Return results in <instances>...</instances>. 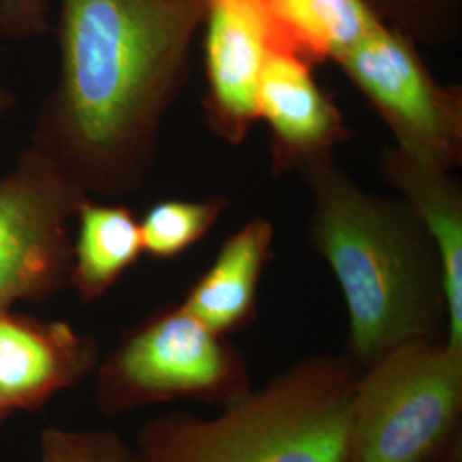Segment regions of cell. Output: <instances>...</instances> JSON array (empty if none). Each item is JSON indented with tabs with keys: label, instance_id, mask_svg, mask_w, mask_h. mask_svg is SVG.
I'll return each instance as SVG.
<instances>
[{
	"label": "cell",
	"instance_id": "6da1fadb",
	"mask_svg": "<svg viewBox=\"0 0 462 462\" xmlns=\"http://www.w3.org/2000/svg\"><path fill=\"white\" fill-rule=\"evenodd\" d=\"M208 0H62L60 72L32 146L88 198L135 192L189 76Z\"/></svg>",
	"mask_w": 462,
	"mask_h": 462
},
{
	"label": "cell",
	"instance_id": "7a4b0ae2",
	"mask_svg": "<svg viewBox=\"0 0 462 462\" xmlns=\"http://www.w3.org/2000/svg\"><path fill=\"white\" fill-rule=\"evenodd\" d=\"M312 213L307 240L345 298L347 358L360 370L414 339H446V278L408 200L366 192L328 158L298 171Z\"/></svg>",
	"mask_w": 462,
	"mask_h": 462
},
{
	"label": "cell",
	"instance_id": "3957f363",
	"mask_svg": "<svg viewBox=\"0 0 462 462\" xmlns=\"http://www.w3.org/2000/svg\"><path fill=\"white\" fill-rule=\"evenodd\" d=\"M360 368L310 356L211 418L170 413L137 437L135 462H343Z\"/></svg>",
	"mask_w": 462,
	"mask_h": 462
},
{
	"label": "cell",
	"instance_id": "277c9868",
	"mask_svg": "<svg viewBox=\"0 0 462 462\" xmlns=\"http://www.w3.org/2000/svg\"><path fill=\"white\" fill-rule=\"evenodd\" d=\"M462 413V347L414 339L366 365L351 397L343 462H439Z\"/></svg>",
	"mask_w": 462,
	"mask_h": 462
},
{
	"label": "cell",
	"instance_id": "5b68a950",
	"mask_svg": "<svg viewBox=\"0 0 462 462\" xmlns=\"http://www.w3.org/2000/svg\"><path fill=\"white\" fill-rule=\"evenodd\" d=\"M247 391L238 351L182 305L168 307L134 330L99 377V394L110 410L175 399L226 406Z\"/></svg>",
	"mask_w": 462,
	"mask_h": 462
},
{
	"label": "cell",
	"instance_id": "8992f818",
	"mask_svg": "<svg viewBox=\"0 0 462 462\" xmlns=\"http://www.w3.org/2000/svg\"><path fill=\"white\" fill-rule=\"evenodd\" d=\"M336 64L394 135V146L447 171L461 166V88L439 83L411 38L380 21Z\"/></svg>",
	"mask_w": 462,
	"mask_h": 462
},
{
	"label": "cell",
	"instance_id": "52a82bcc",
	"mask_svg": "<svg viewBox=\"0 0 462 462\" xmlns=\"http://www.w3.org/2000/svg\"><path fill=\"white\" fill-rule=\"evenodd\" d=\"M88 196L28 146L0 177V314L57 293L72 264L69 221Z\"/></svg>",
	"mask_w": 462,
	"mask_h": 462
},
{
	"label": "cell",
	"instance_id": "ba28073f",
	"mask_svg": "<svg viewBox=\"0 0 462 462\" xmlns=\"http://www.w3.org/2000/svg\"><path fill=\"white\" fill-rule=\"evenodd\" d=\"M204 21V114L211 133L240 146L259 120L267 55L264 23L250 0H208Z\"/></svg>",
	"mask_w": 462,
	"mask_h": 462
},
{
	"label": "cell",
	"instance_id": "9c48e42d",
	"mask_svg": "<svg viewBox=\"0 0 462 462\" xmlns=\"http://www.w3.org/2000/svg\"><path fill=\"white\" fill-rule=\"evenodd\" d=\"M259 120L271 134L274 175L298 173L334 158V149L353 135L336 101L315 81L314 66L280 50H267L265 55Z\"/></svg>",
	"mask_w": 462,
	"mask_h": 462
},
{
	"label": "cell",
	"instance_id": "30bf717a",
	"mask_svg": "<svg viewBox=\"0 0 462 462\" xmlns=\"http://www.w3.org/2000/svg\"><path fill=\"white\" fill-rule=\"evenodd\" d=\"M93 362V343L66 322L0 314V396L11 413L72 385Z\"/></svg>",
	"mask_w": 462,
	"mask_h": 462
},
{
	"label": "cell",
	"instance_id": "8fae6325",
	"mask_svg": "<svg viewBox=\"0 0 462 462\" xmlns=\"http://www.w3.org/2000/svg\"><path fill=\"white\" fill-rule=\"evenodd\" d=\"M379 171L429 228L446 278L447 343L462 347V187L437 166L418 162L397 146L380 152Z\"/></svg>",
	"mask_w": 462,
	"mask_h": 462
},
{
	"label": "cell",
	"instance_id": "7c38bea8",
	"mask_svg": "<svg viewBox=\"0 0 462 462\" xmlns=\"http://www.w3.org/2000/svg\"><path fill=\"white\" fill-rule=\"evenodd\" d=\"M273 240L269 219H250L219 248L213 264L189 290L183 309L221 336L248 326Z\"/></svg>",
	"mask_w": 462,
	"mask_h": 462
},
{
	"label": "cell",
	"instance_id": "4fadbf2b",
	"mask_svg": "<svg viewBox=\"0 0 462 462\" xmlns=\"http://www.w3.org/2000/svg\"><path fill=\"white\" fill-rule=\"evenodd\" d=\"M264 23L269 50L309 64L336 62L380 19L365 0H250Z\"/></svg>",
	"mask_w": 462,
	"mask_h": 462
},
{
	"label": "cell",
	"instance_id": "5bb4252c",
	"mask_svg": "<svg viewBox=\"0 0 462 462\" xmlns=\"http://www.w3.org/2000/svg\"><path fill=\"white\" fill-rule=\"evenodd\" d=\"M69 282L84 301L105 297L144 254L139 221L122 204L86 199L78 213Z\"/></svg>",
	"mask_w": 462,
	"mask_h": 462
},
{
	"label": "cell",
	"instance_id": "9a60e30c",
	"mask_svg": "<svg viewBox=\"0 0 462 462\" xmlns=\"http://www.w3.org/2000/svg\"><path fill=\"white\" fill-rule=\"evenodd\" d=\"M228 206L225 196L156 202L139 221L143 250L156 259L179 257L213 230Z\"/></svg>",
	"mask_w": 462,
	"mask_h": 462
},
{
	"label": "cell",
	"instance_id": "2e32d148",
	"mask_svg": "<svg viewBox=\"0 0 462 462\" xmlns=\"http://www.w3.org/2000/svg\"><path fill=\"white\" fill-rule=\"evenodd\" d=\"M370 9L413 42L440 45L459 32L461 0H365Z\"/></svg>",
	"mask_w": 462,
	"mask_h": 462
},
{
	"label": "cell",
	"instance_id": "e0dca14e",
	"mask_svg": "<svg viewBox=\"0 0 462 462\" xmlns=\"http://www.w3.org/2000/svg\"><path fill=\"white\" fill-rule=\"evenodd\" d=\"M40 462H135L134 452L116 433L47 430Z\"/></svg>",
	"mask_w": 462,
	"mask_h": 462
},
{
	"label": "cell",
	"instance_id": "ac0fdd59",
	"mask_svg": "<svg viewBox=\"0 0 462 462\" xmlns=\"http://www.w3.org/2000/svg\"><path fill=\"white\" fill-rule=\"evenodd\" d=\"M49 30V0H0V36L30 40Z\"/></svg>",
	"mask_w": 462,
	"mask_h": 462
},
{
	"label": "cell",
	"instance_id": "d6986e66",
	"mask_svg": "<svg viewBox=\"0 0 462 462\" xmlns=\"http://www.w3.org/2000/svg\"><path fill=\"white\" fill-rule=\"evenodd\" d=\"M14 105H16V97L5 86L0 84V118L5 116Z\"/></svg>",
	"mask_w": 462,
	"mask_h": 462
},
{
	"label": "cell",
	"instance_id": "ffe728a7",
	"mask_svg": "<svg viewBox=\"0 0 462 462\" xmlns=\"http://www.w3.org/2000/svg\"><path fill=\"white\" fill-rule=\"evenodd\" d=\"M11 413L9 411V408H7V404L4 402V399H2V396H0V420L4 418V416H7V414Z\"/></svg>",
	"mask_w": 462,
	"mask_h": 462
},
{
	"label": "cell",
	"instance_id": "44dd1931",
	"mask_svg": "<svg viewBox=\"0 0 462 462\" xmlns=\"http://www.w3.org/2000/svg\"><path fill=\"white\" fill-rule=\"evenodd\" d=\"M439 462H459V459H457V457H456V452H450V454H448V456H447V457H444V459H442V461H439Z\"/></svg>",
	"mask_w": 462,
	"mask_h": 462
}]
</instances>
